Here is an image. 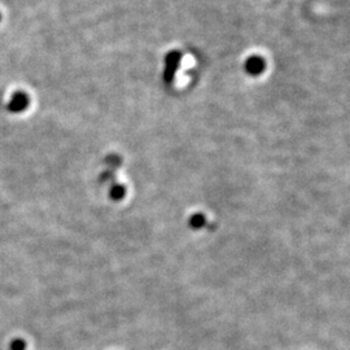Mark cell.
Listing matches in <instances>:
<instances>
[{
	"instance_id": "4",
	"label": "cell",
	"mask_w": 350,
	"mask_h": 350,
	"mask_svg": "<svg viewBox=\"0 0 350 350\" xmlns=\"http://www.w3.org/2000/svg\"><path fill=\"white\" fill-rule=\"evenodd\" d=\"M26 349H28V344H26L25 340H22V338H15V340L11 341L10 350H26Z\"/></svg>"
},
{
	"instance_id": "2",
	"label": "cell",
	"mask_w": 350,
	"mask_h": 350,
	"mask_svg": "<svg viewBox=\"0 0 350 350\" xmlns=\"http://www.w3.org/2000/svg\"><path fill=\"white\" fill-rule=\"evenodd\" d=\"M181 53L174 51V52H170L166 57V69L163 75H165V79L167 82H171L174 78L175 70L178 69L179 61H181Z\"/></svg>"
},
{
	"instance_id": "1",
	"label": "cell",
	"mask_w": 350,
	"mask_h": 350,
	"mask_svg": "<svg viewBox=\"0 0 350 350\" xmlns=\"http://www.w3.org/2000/svg\"><path fill=\"white\" fill-rule=\"evenodd\" d=\"M244 69L249 75H252V77H257V75L262 74V73L265 72L266 61L263 60V57L253 55V56L248 57V59L245 60Z\"/></svg>"
},
{
	"instance_id": "3",
	"label": "cell",
	"mask_w": 350,
	"mask_h": 350,
	"mask_svg": "<svg viewBox=\"0 0 350 350\" xmlns=\"http://www.w3.org/2000/svg\"><path fill=\"white\" fill-rule=\"evenodd\" d=\"M29 101L30 100H29L28 95L24 94V92H16L12 96V100H11L8 108H10L11 112H22V110H25L28 108Z\"/></svg>"
}]
</instances>
